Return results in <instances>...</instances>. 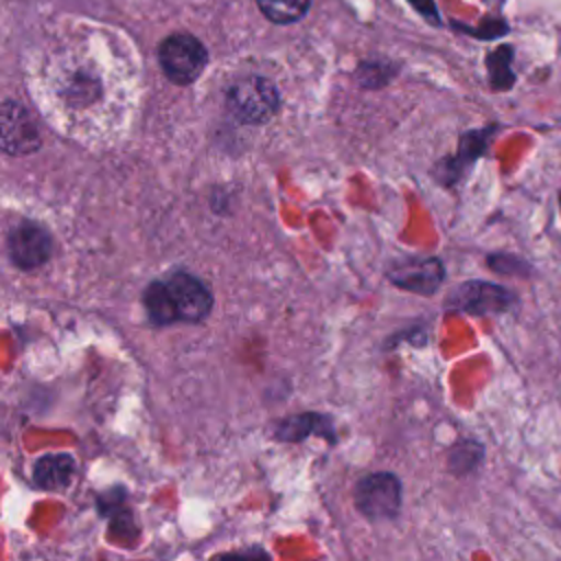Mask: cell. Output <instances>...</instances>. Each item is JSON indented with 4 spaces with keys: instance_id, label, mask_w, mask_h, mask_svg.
<instances>
[{
    "instance_id": "4fadbf2b",
    "label": "cell",
    "mask_w": 561,
    "mask_h": 561,
    "mask_svg": "<svg viewBox=\"0 0 561 561\" xmlns=\"http://www.w3.org/2000/svg\"><path fill=\"white\" fill-rule=\"evenodd\" d=\"M145 307H147V313H149L151 322H156V324L175 322V313H173V307H171V300L167 296V289H164L162 280H156L147 287Z\"/></svg>"
},
{
    "instance_id": "ba28073f",
    "label": "cell",
    "mask_w": 561,
    "mask_h": 561,
    "mask_svg": "<svg viewBox=\"0 0 561 561\" xmlns=\"http://www.w3.org/2000/svg\"><path fill=\"white\" fill-rule=\"evenodd\" d=\"M2 147L9 153H31L39 147V134L31 114L15 101L2 105Z\"/></svg>"
},
{
    "instance_id": "8992f818",
    "label": "cell",
    "mask_w": 561,
    "mask_h": 561,
    "mask_svg": "<svg viewBox=\"0 0 561 561\" xmlns=\"http://www.w3.org/2000/svg\"><path fill=\"white\" fill-rule=\"evenodd\" d=\"M515 302V296L502 287V285H493V283H482V280H473L462 285L456 294H454V305L462 311L469 313H502L506 309H511Z\"/></svg>"
},
{
    "instance_id": "6da1fadb",
    "label": "cell",
    "mask_w": 561,
    "mask_h": 561,
    "mask_svg": "<svg viewBox=\"0 0 561 561\" xmlns=\"http://www.w3.org/2000/svg\"><path fill=\"white\" fill-rule=\"evenodd\" d=\"M31 94L64 136L96 142L118 134L136 96L129 59L96 28H72L31 66Z\"/></svg>"
},
{
    "instance_id": "9c48e42d",
    "label": "cell",
    "mask_w": 561,
    "mask_h": 561,
    "mask_svg": "<svg viewBox=\"0 0 561 561\" xmlns=\"http://www.w3.org/2000/svg\"><path fill=\"white\" fill-rule=\"evenodd\" d=\"M390 280L403 289L416 291V294H432L440 285L445 270L438 259H414L399 263L388 272Z\"/></svg>"
},
{
    "instance_id": "5b68a950",
    "label": "cell",
    "mask_w": 561,
    "mask_h": 561,
    "mask_svg": "<svg viewBox=\"0 0 561 561\" xmlns=\"http://www.w3.org/2000/svg\"><path fill=\"white\" fill-rule=\"evenodd\" d=\"M167 296L171 300L175 320L184 322H199L208 316L213 307L210 291L204 287L202 280L186 272H175L171 278L162 280Z\"/></svg>"
},
{
    "instance_id": "7c38bea8",
    "label": "cell",
    "mask_w": 561,
    "mask_h": 561,
    "mask_svg": "<svg viewBox=\"0 0 561 561\" xmlns=\"http://www.w3.org/2000/svg\"><path fill=\"white\" fill-rule=\"evenodd\" d=\"M256 2L261 13L276 24H289L300 20L311 4V0H256Z\"/></svg>"
},
{
    "instance_id": "277c9868",
    "label": "cell",
    "mask_w": 561,
    "mask_h": 561,
    "mask_svg": "<svg viewBox=\"0 0 561 561\" xmlns=\"http://www.w3.org/2000/svg\"><path fill=\"white\" fill-rule=\"evenodd\" d=\"M355 506L368 519L394 517L401 506L399 480L386 471H377L362 478L355 486Z\"/></svg>"
},
{
    "instance_id": "7a4b0ae2",
    "label": "cell",
    "mask_w": 561,
    "mask_h": 561,
    "mask_svg": "<svg viewBox=\"0 0 561 561\" xmlns=\"http://www.w3.org/2000/svg\"><path fill=\"white\" fill-rule=\"evenodd\" d=\"M226 103L237 121L256 125V123H265L276 114L280 105V96L276 85L270 79L252 75L234 81L228 88Z\"/></svg>"
},
{
    "instance_id": "52a82bcc",
    "label": "cell",
    "mask_w": 561,
    "mask_h": 561,
    "mask_svg": "<svg viewBox=\"0 0 561 561\" xmlns=\"http://www.w3.org/2000/svg\"><path fill=\"white\" fill-rule=\"evenodd\" d=\"M9 254L20 270L37 267L50 256V237L42 226L20 224L9 234Z\"/></svg>"
},
{
    "instance_id": "3957f363",
    "label": "cell",
    "mask_w": 561,
    "mask_h": 561,
    "mask_svg": "<svg viewBox=\"0 0 561 561\" xmlns=\"http://www.w3.org/2000/svg\"><path fill=\"white\" fill-rule=\"evenodd\" d=\"M158 59L169 81L178 85H188L206 68L208 53L197 37L188 33H175L160 44Z\"/></svg>"
},
{
    "instance_id": "5bb4252c",
    "label": "cell",
    "mask_w": 561,
    "mask_h": 561,
    "mask_svg": "<svg viewBox=\"0 0 561 561\" xmlns=\"http://www.w3.org/2000/svg\"><path fill=\"white\" fill-rule=\"evenodd\" d=\"M559 206H561V195H559Z\"/></svg>"
},
{
    "instance_id": "8fae6325",
    "label": "cell",
    "mask_w": 561,
    "mask_h": 561,
    "mask_svg": "<svg viewBox=\"0 0 561 561\" xmlns=\"http://www.w3.org/2000/svg\"><path fill=\"white\" fill-rule=\"evenodd\" d=\"M309 432H318L324 434L329 440L335 438V434L329 430V421L316 416V414H300V416H291L287 421H283L276 427V436L280 440H302Z\"/></svg>"
},
{
    "instance_id": "30bf717a",
    "label": "cell",
    "mask_w": 561,
    "mask_h": 561,
    "mask_svg": "<svg viewBox=\"0 0 561 561\" xmlns=\"http://www.w3.org/2000/svg\"><path fill=\"white\" fill-rule=\"evenodd\" d=\"M75 460L70 454H46L33 467V480L44 491H61L70 484Z\"/></svg>"
}]
</instances>
